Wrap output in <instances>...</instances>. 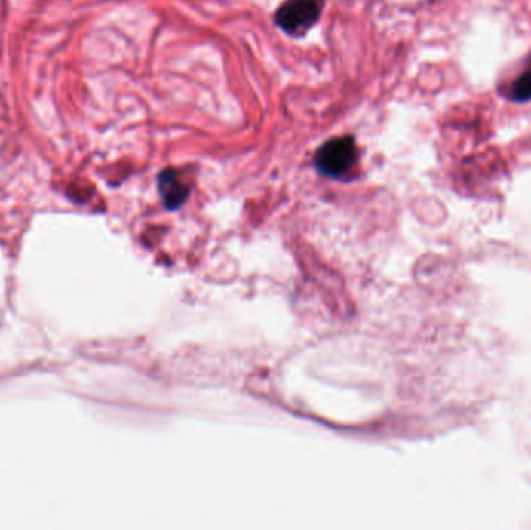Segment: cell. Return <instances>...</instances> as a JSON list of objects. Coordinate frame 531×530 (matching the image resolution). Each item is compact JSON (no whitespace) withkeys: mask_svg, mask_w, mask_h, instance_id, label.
<instances>
[{"mask_svg":"<svg viewBox=\"0 0 531 530\" xmlns=\"http://www.w3.org/2000/svg\"><path fill=\"white\" fill-rule=\"evenodd\" d=\"M356 157L357 150L353 137H335L317 151L315 167L322 174L329 178H340L350 172Z\"/></svg>","mask_w":531,"mask_h":530,"instance_id":"cell-1","label":"cell"},{"mask_svg":"<svg viewBox=\"0 0 531 530\" xmlns=\"http://www.w3.org/2000/svg\"><path fill=\"white\" fill-rule=\"evenodd\" d=\"M323 0H288L278 8L275 21L286 33L303 34L319 21Z\"/></svg>","mask_w":531,"mask_h":530,"instance_id":"cell-2","label":"cell"},{"mask_svg":"<svg viewBox=\"0 0 531 530\" xmlns=\"http://www.w3.org/2000/svg\"><path fill=\"white\" fill-rule=\"evenodd\" d=\"M158 188H160L165 205L168 209H177L185 203L188 198V188L182 184L173 170H167L158 178Z\"/></svg>","mask_w":531,"mask_h":530,"instance_id":"cell-3","label":"cell"},{"mask_svg":"<svg viewBox=\"0 0 531 530\" xmlns=\"http://www.w3.org/2000/svg\"><path fill=\"white\" fill-rule=\"evenodd\" d=\"M508 96L514 101L531 100V67L521 73V75L516 78V81L511 84Z\"/></svg>","mask_w":531,"mask_h":530,"instance_id":"cell-4","label":"cell"}]
</instances>
